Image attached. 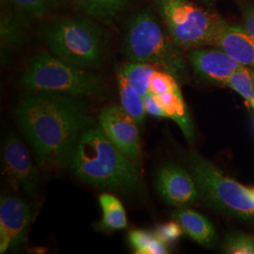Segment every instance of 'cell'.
<instances>
[{
	"mask_svg": "<svg viewBox=\"0 0 254 254\" xmlns=\"http://www.w3.org/2000/svg\"><path fill=\"white\" fill-rule=\"evenodd\" d=\"M16 116L38 162L46 168L68 167L82 135L95 125L80 98L53 92L25 96Z\"/></svg>",
	"mask_w": 254,
	"mask_h": 254,
	"instance_id": "6da1fadb",
	"label": "cell"
},
{
	"mask_svg": "<svg viewBox=\"0 0 254 254\" xmlns=\"http://www.w3.org/2000/svg\"><path fill=\"white\" fill-rule=\"evenodd\" d=\"M132 160L94 125L82 135L68 168L93 187L131 193L142 186L141 173Z\"/></svg>",
	"mask_w": 254,
	"mask_h": 254,
	"instance_id": "7a4b0ae2",
	"label": "cell"
},
{
	"mask_svg": "<svg viewBox=\"0 0 254 254\" xmlns=\"http://www.w3.org/2000/svg\"><path fill=\"white\" fill-rule=\"evenodd\" d=\"M22 84L32 92H53L78 98H103L109 93L106 82L98 74L45 51L28 64L22 75Z\"/></svg>",
	"mask_w": 254,
	"mask_h": 254,
	"instance_id": "3957f363",
	"label": "cell"
},
{
	"mask_svg": "<svg viewBox=\"0 0 254 254\" xmlns=\"http://www.w3.org/2000/svg\"><path fill=\"white\" fill-rule=\"evenodd\" d=\"M177 47L151 10L139 11L128 21L123 51L130 62L156 65L180 76L186 66Z\"/></svg>",
	"mask_w": 254,
	"mask_h": 254,
	"instance_id": "277c9868",
	"label": "cell"
},
{
	"mask_svg": "<svg viewBox=\"0 0 254 254\" xmlns=\"http://www.w3.org/2000/svg\"><path fill=\"white\" fill-rule=\"evenodd\" d=\"M44 33L52 54L76 67H93L105 54L106 34L91 20L59 19L47 25Z\"/></svg>",
	"mask_w": 254,
	"mask_h": 254,
	"instance_id": "5b68a950",
	"label": "cell"
},
{
	"mask_svg": "<svg viewBox=\"0 0 254 254\" xmlns=\"http://www.w3.org/2000/svg\"><path fill=\"white\" fill-rule=\"evenodd\" d=\"M189 164L200 198L224 214L254 220V200L249 189L230 179L208 160L190 154Z\"/></svg>",
	"mask_w": 254,
	"mask_h": 254,
	"instance_id": "8992f818",
	"label": "cell"
},
{
	"mask_svg": "<svg viewBox=\"0 0 254 254\" xmlns=\"http://www.w3.org/2000/svg\"><path fill=\"white\" fill-rule=\"evenodd\" d=\"M173 43L184 49L214 46L223 21L190 0H155Z\"/></svg>",
	"mask_w": 254,
	"mask_h": 254,
	"instance_id": "52a82bcc",
	"label": "cell"
},
{
	"mask_svg": "<svg viewBox=\"0 0 254 254\" xmlns=\"http://www.w3.org/2000/svg\"><path fill=\"white\" fill-rule=\"evenodd\" d=\"M4 173L14 189L35 196L40 189V175L27 147L13 134L5 138L2 150Z\"/></svg>",
	"mask_w": 254,
	"mask_h": 254,
	"instance_id": "ba28073f",
	"label": "cell"
},
{
	"mask_svg": "<svg viewBox=\"0 0 254 254\" xmlns=\"http://www.w3.org/2000/svg\"><path fill=\"white\" fill-rule=\"evenodd\" d=\"M99 126L109 140L129 158L136 160L140 157L141 142L138 124L122 105H112L102 109Z\"/></svg>",
	"mask_w": 254,
	"mask_h": 254,
	"instance_id": "9c48e42d",
	"label": "cell"
},
{
	"mask_svg": "<svg viewBox=\"0 0 254 254\" xmlns=\"http://www.w3.org/2000/svg\"><path fill=\"white\" fill-rule=\"evenodd\" d=\"M33 220L32 206L27 200L5 196L0 201V253L16 250L26 240Z\"/></svg>",
	"mask_w": 254,
	"mask_h": 254,
	"instance_id": "30bf717a",
	"label": "cell"
},
{
	"mask_svg": "<svg viewBox=\"0 0 254 254\" xmlns=\"http://www.w3.org/2000/svg\"><path fill=\"white\" fill-rule=\"evenodd\" d=\"M155 186L164 200L175 206L193 204L200 198L193 176L176 164H166L158 170Z\"/></svg>",
	"mask_w": 254,
	"mask_h": 254,
	"instance_id": "8fae6325",
	"label": "cell"
},
{
	"mask_svg": "<svg viewBox=\"0 0 254 254\" xmlns=\"http://www.w3.org/2000/svg\"><path fill=\"white\" fill-rule=\"evenodd\" d=\"M189 57L195 71L200 75L223 85L233 73L243 67L222 50L195 49Z\"/></svg>",
	"mask_w": 254,
	"mask_h": 254,
	"instance_id": "7c38bea8",
	"label": "cell"
},
{
	"mask_svg": "<svg viewBox=\"0 0 254 254\" xmlns=\"http://www.w3.org/2000/svg\"><path fill=\"white\" fill-rule=\"evenodd\" d=\"M214 46L219 47L237 63L254 67V38L245 28L223 23L216 36Z\"/></svg>",
	"mask_w": 254,
	"mask_h": 254,
	"instance_id": "4fadbf2b",
	"label": "cell"
},
{
	"mask_svg": "<svg viewBox=\"0 0 254 254\" xmlns=\"http://www.w3.org/2000/svg\"><path fill=\"white\" fill-rule=\"evenodd\" d=\"M176 220L188 236L200 245L212 247L217 241L215 227L204 216L190 209L179 208L173 212Z\"/></svg>",
	"mask_w": 254,
	"mask_h": 254,
	"instance_id": "5bb4252c",
	"label": "cell"
},
{
	"mask_svg": "<svg viewBox=\"0 0 254 254\" xmlns=\"http://www.w3.org/2000/svg\"><path fill=\"white\" fill-rule=\"evenodd\" d=\"M154 98L161 109H163L167 118L173 120L181 128L184 135L189 139L192 138L193 126L180 88L159 95H154Z\"/></svg>",
	"mask_w": 254,
	"mask_h": 254,
	"instance_id": "9a60e30c",
	"label": "cell"
},
{
	"mask_svg": "<svg viewBox=\"0 0 254 254\" xmlns=\"http://www.w3.org/2000/svg\"><path fill=\"white\" fill-rule=\"evenodd\" d=\"M117 80L122 107L131 117L136 120L138 125H141L146 115L143 97L129 84L122 67L118 69Z\"/></svg>",
	"mask_w": 254,
	"mask_h": 254,
	"instance_id": "2e32d148",
	"label": "cell"
},
{
	"mask_svg": "<svg viewBox=\"0 0 254 254\" xmlns=\"http://www.w3.org/2000/svg\"><path fill=\"white\" fill-rule=\"evenodd\" d=\"M99 203L103 211L101 228L107 231H119L127 227L126 210L122 202L110 193L99 196Z\"/></svg>",
	"mask_w": 254,
	"mask_h": 254,
	"instance_id": "e0dca14e",
	"label": "cell"
},
{
	"mask_svg": "<svg viewBox=\"0 0 254 254\" xmlns=\"http://www.w3.org/2000/svg\"><path fill=\"white\" fill-rule=\"evenodd\" d=\"M80 9L92 18L109 22L127 7L128 0H76Z\"/></svg>",
	"mask_w": 254,
	"mask_h": 254,
	"instance_id": "ac0fdd59",
	"label": "cell"
},
{
	"mask_svg": "<svg viewBox=\"0 0 254 254\" xmlns=\"http://www.w3.org/2000/svg\"><path fill=\"white\" fill-rule=\"evenodd\" d=\"M124 73L129 84L142 97L150 92V83L152 76L156 71L153 64L130 62L123 67Z\"/></svg>",
	"mask_w": 254,
	"mask_h": 254,
	"instance_id": "d6986e66",
	"label": "cell"
},
{
	"mask_svg": "<svg viewBox=\"0 0 254 254\" xmlns=\"http://www.w3.org/2000/svg\"><path fill=\"white\" fill-rule=\"evenodd\" d=\"M26 23L22 16L2 13L0 24L1 48L6 50L21 43L24 38Z\"/></svg>",
	"mask_w": 254,
	"mask_h": 254,
	"instance_id": "ffe728a7",
	"label": "cell"
},
{
	"mask_svg": "<svg viewBox=\"0 0 254 254\" xmlns=\"http://www.w3.org/2000/svg\"><path fill=\"white\" fill-rule=\"evenodd\" d=\"M129 242L136 254H168V247L160 241L154 234L142 230L131 231L128 235Z\"/></svg>",
	"mask_w": 254,
	"mask_h": 254,
	"instance_id": "44dd1931",
	"label": "cell"
},
{
	"mask_svg": "<svg viewBox=\"0 0 254 254\" xmlns=\"http://www.w3.org/2000/svg\"><path fill=\"white\" fill-rule=\"evenodd\" d=\"M225 85L242 95L254 109V81L251 73L246 68L242 67L233 73Z\"/></svg>",
	"mask_w": 254,
	"mask_h": 254,
	"instance_id": "7402d4cb",
	"label": "cell"
},
{
	"mask_svg": "<svg viewBox=\"0 0 254 254\" xmlns=\"http://www.w3.org/2000/svg\"><path fill=\"white\" fill-rule=\"evenodd\" d=\"M19 9L20 12L39 17L53 10L58 6L59 0H7Z\"/></svg>",
	"mask_w": 254,
	"mask_h": 254,
	"instance_id": "603a6c76",
	"label": "cell"
},
{
	"mask_svg": "<svg viewBox=\"0 0 254 254\" xmlns=\"http://www.w3.org/2000/svg\"><path fill=\"white\" fill-rule=\"evenodd\" d=\"M223 251L225 254H254V237L243 233L231 234L224 241Z\"/></svg>",
	"mask_w": 254,
	"mask_h": 254,
	"instance_id": "cb8c5ba5",
	"label": "cell"
},
{
	"mask_svg": "<svg viewBox=\"0 0 254 254\" xmlns=\"http://www.w3.org/2000/svg\"><path fill=\"white\" fill-rule=\"evenodd\" d=\"M179 86L173 74L165 71H155L150 83V92L159 95L168 91H174Z\"/></svg>",
	"mask_w": 254,
	"mask_h": 254,
	"instance_id": "d4e9b609",
	"label": "cell"
},
{
	"mask_svg": "<svg viewBox=\"0 0 254 254\" xmlns=\"http://www.w3.org/2000/svg\"><path fill=\"white\" fill-rule=\"evenodd\" d=\"M183 233L184 230L182 229L181 225L176 220H174L160 224L155 228L154 234L166 245H170L176 242L183 236Z\"/></svg>",
	"mask_w": 254,
	"mask_h": 254,
	"instance_id": "484cf974",
	"label": "cell"
},
{
	"mask_svg": "<svg viewBox=\"0 0 254 254\" xmlns=\"http://www.w3.org/2000/svg\"><path fill=\"white\" fill-rule=\"evenodd\" d=\"M144 102V108H145L146 114H149L151 116L157 117V118H167L166 113L163 109L157 104L155 101L154 95L152 92H148L143 96Z\"/></svg>",
	"mask_w": 254,
	"mask_h": 254,
	"instance_id": "4316f807",
	"label": "cell"
},
{
	"mask_svg": "<svg viewBox=\"0 0 254 254\" xmlns=\"http://www.w3.org/2000/svg\"><path fill=\"white\" fill-rule=\"evenodd\" d=\"M243 21L246 31L254 38V7L246 6L243 9Z\"/></svg>",
	"mask_w": 254,
	"mask_h": 254,
	"instance_id": "83f0119b",
	"label": "cell"
},
{
	"mask_svg": "<svg viewBox=\"0 0 254 254\" xmlns=\"http://www.w3.org/2000/svg\"><path fill=\"white\" fill-rule=\"evenodd\" d=\"M250 191H251V193H252V195H253V198H254V188H251V189H249Z\"/></svg>",
	"mask_w": 254,
	"mask_h": 254,
	"instance_id": "f1b7e54d",
	"label": "cell"
}]
</instances>
